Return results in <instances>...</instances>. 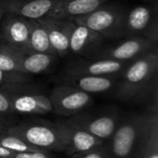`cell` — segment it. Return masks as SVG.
<instances>
[{
    "instance_id": "obj_14",
    "label": "cell",
    "mask_w": 158,
    "mask_h": 158,
    "mask_svg": "<svg viewBox=\"0 0 158 158\" xmlns=\"http://www.w3.org/2000/svg\"><path fill=\"white\" fill-rule=\"evenodd\" d=\"M118 81V78L117 77H102L65 73L62 83L93 94L113 91Z\"/></svg>"
},
{
    "instance_id": "obj_10",
    "label": "cell",
    "mask_w": 158,
    "mask_h": 158,
    "mask_svg": "<svg viewBox=\"0 0 158 158\" xmlns=\"http://www.w3.org/2000/svg\"><path fill=\"white\" fill-rule=\"evenodd\" d=\"M29 19L6 13L0 20V43L20 51H28Z\"/></svg>"
},
{
    "instance_id": "obj_8",
    "label": "cell",
    "mask_w": 158,
    "mask_h": 158,
    "mask_svg": "<svg viewBox=\"0 0 158 158\" xmlns=\"http://www.w3.org/2000/svg\"><path fill=\"white\" fill-rule=\"evenodd\" d=\"M158 43L141 37H125L124 40L110 46L102 47L92 57H104L130 63L158 48Z\"/></svg>"
},
{
    "instance_id": "obj_15",
    "label": "cell",
    "mask_w": 158,
    "mask_h": 158,
    "mask_svg": "<svg viewBox=\"0 0 158 158\" xmlns=\"http://www.w3.org/2000/svg\"><path fill=\"white\" fill-rule=\"evenodd\" d=\"M61 0H10L6 13L27 19L38 20L45 18Z\"/></svg>"
},
{
    "instance_id": "obj_26",
    "label": "cell",
    "mask_w": 158,
    "mask_h": 158,
    "mask_svg": "<svg viewBox=\"0 0 158 158\" xmlns=\"http://www.w3.org/2000/svg\"><path fill=\"white\" fill-rule=\"evenodd\" d=\"M10 158H56V156L53 152L40 151V152L14 153Z\"/></svg>"
},
{
    "instance_id": "obj_12",
    "label": "cell",
    "mask_w": 158,
    "mask_h": 158,
    "mask_svg": "<svg viewBox=\"0 0 158 158\" xmlns=\"http://www.w3.org/2000/svg\"><path fill=\"white\" fill-rule=\"evenodd\" d=\"M105 38L98 32L82 25L75 24L69 39V54L82 56H94L104 44Z\"/></svg>"
},
{
    "instance_id": "obj_29",
    "label": "cell",
    "mask_w": 158,
    "mask_h": 158,
    "mask_svg": "<svg viewBox=\"0 0 158 158\" xmlns=\"http://www.w3.org/2000/svg\"><path fill=\"white\" fill-rule=\"evenodd\" d=\"M9 2H10V0H0V8L6 12V7H7V5L9 4Z\"/></svg>"
},
{
    "instance_id": "obj_11",
    "label": "cell",
    "mask_w": 158,
    "mask_h": 158,
    "mask_svg": "<svg viewBox=\"0 0 158 158\" xmlns=\"http://www.w3.org/2000/svg\"><path fill=\"white\" fill-rule=\"evenodd\" d=\"M46 29L49 41L56 56L64 57L69 54V39L75 22L69 19L44 18L38 19Z\"/></svg>"
},
{
    "instance_id": "obj_5",
    "label": "cell",
    "mask_w": 158,
    "mask_h": 158,
    "mask_svg": "<svg viewBox=\"0 0 158 158\" xmlns=\"http://www.w3.org/2000/svg\"><path fill=\"white\" fill-rule=\"evenodd\" d=\"M125 10L118 5L106 2L93 12L71 20L98 32L105 39H119L122 38Z\"/></svg>"
},
{
    "instance_id": "obj_27",
    "label": "cell",
    "mask_w": 158,
    "mask_h": 158,
    "mask_svg": "<svg viewBox=\"0 0 158 158\" xmlns=\"http://www.w3.org/2000/svg\"><path fill=\"white\" fill-rule=\"evenodd\" d=\"M14 153L0 146V158H10Z\"/></svg>"
},
{
    "instance_id": "obj_1",
    "label": "cell",
    "mask_w": 158,
    "mask_h": 158,
    "mask_svg": "<svg viewBox=\"0 0 158 158\" xmlns=\"http://www.w3.org/2000/svg\"><path fill=\"white\" fill-rule=\"evenodd\" d=\"M158 48L130 62L113 89L114 97L129 105H140L157 97Z\"/></svg>"
},
{
    "instance_id": "obj_23",
    "label": "cell",
    "mask_w": 158,
    "mask_h": 158,
    "mask_svg": "<svg viewBox=\"0 0 158 158\" xmlns=\"http://www.w3.org/2000/svg\"><path fill=\"white\" fill-rule=\"evenodd\" d=\"M0 146L13 152V153H27V152H40L44 151L39 149L35 146H32L21 139L10 135L2 133L0 134Z\"/></svg>"
},
{
    "instance_id": "obj_13",
    "label": "cell",
    "mask_w": 158,
    "mask_h": 158,
    "mask_svg": "<svg viewBox=\"0 0 158 158\" xmlns=\"http://www.w3.org/2000/svg\"><path fill=\"white\" fill-rule=\"evenodd\" d=\"M11 94V103L16 114L46 115L53 112L49 96L34 91L22 92Z\"/></svg>"
},
{
    "instance_id": "obj_24",
    "label": "cell",
    "mask_w": 158,
    "mask_h": 158,
    "mask_svg": "<svg viewBox=\"0 0 158 158\" xmlns=\"http://www.w3.org/2000/svg\"><path fill=\"white\" fill-rule=\"evenodd\" d=\"M70 158H109V156H108L106 143H105L102 145L96 146L88 151L75 154L71 156Z\"/></svg>"
},
{
    "instance_id": "obj_21",
    "label": "cell",
    "mask_w": 158,
    "mask_h": 158,
    "mask_svg": "<svg viewBox=\"0 0 158 158\" xmlns=\"http://www.w3.org/2000/svg\"><path fill=\"white\" fill-rule=\"evenodd\" d=\"M31 78L30 75L17 72H6L0 69V91L18 94L28 91H34L31 84Z\"/></svg>"
},
{
    "instance_id": "obj_25",
    "label": "cell",
    "mask_w": 158,
    "mask_h": 158,
    "mask_svg": "<svg viewBox=\"0 0 158 158\" xmlns=\"http://www.w3.org/2000/svg\"><path fill=\"white\" fill-rule=\"evenodd\" d=\"M11 93L0 91V116L10 117L16 114L12 107L11 103Z\"/></svg>"
},
{
    "instance_id": "obj_7",
    "label": "cell",
    "mask_w": 158,
    "mask_h": 158,
    "mask_svg": "<svg viewBox=\"0 0 158 158\" xmlns=\"http://www.w3.org/2000/svg\"><path fill=\"white\" fill-rule=\"evenodd\" d=\"M49 98L53 106V113L69 118L89 108L93 103L92 94L64 83L56 86Z\"/></svg>"
},
{
    "instance_id": "obj_9",
    "label": "cell",
    "mask_w": 158,
    "mask_h": 158,
    "mask_svg": "<svg viewBox=\"0 0 158 158\" xmlns=\"http://www.w3.org/2000/svg\"><path fill=\"white\" fill-rule=\"evenodd\" d=\"M128 64L104 57H81L69 63L66 73L119 78Z\"/></svg>"
},
{
    "instance_id": "obj_19",
    "label": "cell",
    "mask_w": 158,
    "mask_h": 158,
    "mask_svg": "<svg viewBox=\"0 0 158 158\" xmlns=\"http://www.w3.org/2000/svg\"><path fill=\"white\" fill-rule=\"evenodd\" d=\"M105 143V141L92 135L83 130L71 127L70 138L64 153L70 157L75 154L88 151L96 146L102 145Z\"/></svg>"
},
{
    "instance_id": "obj_22",
    "label": "cell",
    "mask_w": 158,
    "mask_h": 158,
    "mask_svg": "<svg viewBox=\"0 0 158 158\" xmlns=\"http://www.w3.org/2000/svg\"><path fill=\"white\" fill-rule=\"evenodd\" d=\"M24 51L0 43V69L6 72L22 73L20 58Z\"/></svg>"
},
{
    "instance_id": "obj_28",
    "label": "cell",
    "mask_w": 158,
    "mask_h": 158,
    "mask_svg": "<svg viewBox=\"0 0 158 158\" xmlns=\"http://www.w3.org/2000/svg\"><path fill=\"white\" fill-rule=\"evenodd\" d=\"M7 128H8V126H6V123L5 118H3L0 116V134L4 133Z\"/></svg>"
},
{
    "instance_id": "obj_6",
    "label": "cell",
    "mask_w": 158,
    "mask_h": 158,
    "mask_svg": "<svg viewBox=\"0 0 158 158\" xmlns=\"http://www.w3.org/2000/svg\"><path fill=\"white\" fill-rule=\"evenodd\" d=\"M141 37L158 43V7L153 4L137 5L125 10L122 38Z\"/></svg>"
},
{
    "instance_id": "obj_16",
    "label": "cell",
    "mask_w": 158,
    "mask_h": 158,
    "mask_svg": "<svg viewBox=\"0 0 158 158\" xmlns=\"http://www.w3.org/2000/svg\"><path fill=\"white\" fill-rule=\"evenodd\" d=\"M107 0H61L45 18L73 19L87 15Z\"/></svg>"
},
{
    "instance_id": "obj_18",
    "label": "cell",
    "mask_w": 158,
    "mask_h": 158,
    "mask_svg": "<svg viewBox=\"0 0 158 158\" xmlns=\"http://www.w3.org/2000/svg\"><path fill=\"white\" fill-rule=\"evenodd\" d=\"M56 56L46 53L24 52L20 58V68L23 74L35 75L42 74L49 70L53 66Z\"/></svg>"
},
{
    "instance_id": "obj_3",
    "label": "cell",
    "mask_w": 158,
    "mask_h": 158,
    "mask_svg": "<svg viewBox=\"0 0 158 158\" xmlns=\"http://www.w3.org/2000/svg\"><path fill=\"white\" fill-rule=\"evenodd\" d=\"M155 111L156 108L120 117L114 134L106 142L109 158H133L143 131Z\"/></svg>"
},
{
    "instance_id": "obj_17",
    "label": "cell",
    "mask_w": 158,
    "mask_h": 158,
    "mask_svg": "<svg viewBox=\"0 0 158 158\" xmlns=\"http://www.w3.org/2000/svg\"><path fill=\"white\" fill-rule=\"evenodd\" d=\"M133 158H158V115L155 111L138 142Z\"/></svg>"
},
{
    "instance_id": "obj_30",
    "label": "cell",
    "mask_w": 158,
    "mask_h": 158,
    "mask_svg": "<svg viewBox=\"0 0 158 158\" xmlns=\"http://www.w3.org/2000/svg\"><path fill=\"white\" fill-rule=\"evenodd\" d=\"M6 13V12L5 10H3V9H1V8H0V20H1V19L3 18V16H4Z\"/></svg>"
},
{
    "instance_id": "obj_2",
    "label": "cell",
    "mask_w": 158,
    "mask_h": 158,
    "mask_svg": "<svg viewBox=\"0 0 158 158\" xmlns=\"http://www.w3.org/2000/svg\"><path fill=\"white\" fill-rule=\"evenodd\" d=\"M4 133L16 136L44 151L64 153L70 138L71 127L67 123L30 120L9 126Z\"/></svg>"
},
{
    "instance_id": "obj_20",
    "label": "cell",
    "mask_w": 158,
    "mask_h": 158,
    "mask_svg": "<svg viewBox=\"0 0 158 158\" xmlns=\"http://www.w3.org/2000/svg\"><path fill=\"white\" fill-rule=\"evenodd\" d=\"M29 25H30V32H29L28 51L56 55L50 44L48 33L44 26L39 20H32V19H29Z\"/></svg>"
},
{
    "instance_id": "obj_4",
    "label": "cell",
    "mask_w": 158,
    "mask_h": 158,
    "mask_svg": "<svg viewBox=\"0 0 158 158\" xmlns=\"http://www.w3.org/2000/svg\"><path fill=\"white\" fill-rule=\"evenodd\" d=\"M120 117L119 110L115 106L94 110L87 108L70 117L65 123L107 142L114 134Z\"/></svg>"
}]
</instances>
